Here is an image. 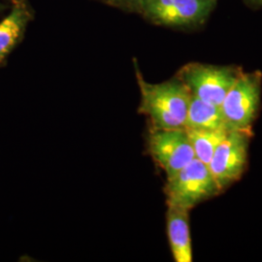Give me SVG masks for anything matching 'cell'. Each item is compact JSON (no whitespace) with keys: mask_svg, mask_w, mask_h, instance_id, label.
I'll return each instance as SVG.
<instances>
[{"mask_svg":"<svg viewBox=\"0 0 262 262\" xmlns=\"http://www.w3.org/2000/svg\"><path fill=\"white\" fill-rule=\"evenodd\" d=\"M135 73L141 94L138 113L148 119L149 127L185 128L191 98L187 85L177 76L159 84H150L143 78L136 62Z\"/></svg>","mask_w":262,"mask_h":262,"instance_id":"obj_1","label":"cell"},{"mask_svg":"<svg viewBox=\"0 0 262 262\" xmlns=\"http://www.w3.org/2000/svg\"><path fill=\"white\" fill-rule=\"evenodd\" d=\"M163 191L167 206L188 211L222 193L208 165L197 159L167 179Z\"/></svg>","mask_w":262,"mask_h":262,"instance_id":"obj_2","label":"cell"},{"mask_svg":"<svg viewBox=\"0 0 262 262\" xmlns=\"http://www.w3.org/2000/svg\"><path fill=\"white\" fill-rule=\"evenodd\" d=\"M238 66H215L189 62L177 73L191 95L209 103L221 106L229 90L243 73Z\"/></svg>","mask_w":262,"mask_h":262,"instance_id":"obj_3","label":"cell"},{"mask_svg":"<svg viewBox=\"0 0 262 262\" xmlns=\"http://www.w3.org/2000/svg\"><path fill=\"white\" fill-rule=\"evenodd\" d=\"M262 73L243 72L226 94L221 105L230 129L253 130L261 105Z\"/></svg>","mask_w":262,"mask_h":262,"instance_id":"obj_4","label":"cell"},{"mask_svg":"<svg viewBox=\"0 0 262 262\" xmlns=\"http://www.w3.org/2000/svg\"><path fill=\"white\" fill-rule=\"evenodd\" d=\"M144 16L160 26L194 28L206 21L216 0H138Z\"/></svg>","mask_w":262,"mask_h":262,"instance_id":"obj_5","label":"cell"},{"mask_svg":"<svg viewBox=\"0 0 262 262\" xmlns=\"http://www.w3.org/2000/svg\"><path fill=\"white\" fill-rule=\"evenodd\" d=\"M253 135V130L231 129L214 151L208 167L222 193L242 178L248 166Z\"/></svg>","mask_w":262,"mask_h":262,"instance_id":"obj_6","label":"cell"},{"mask_svg":"<svg viewBox=\"0 0 262 262\" xmlns=\"http://www.w3.org/2000/svg\"><path fill=\"white\" fill-rule=\"evenodd\" d=\"M147 150L154 162L161 169L166 180L195 159L194 150L185 128H148Z\"/></svg>","mask_w":262,"mask_h":262,"instance_id":"obj_7","label":"cell"},{"mask_svg":"<svg viewBox=\"0 0 262 262\" xmlns=\"http://www.w3.org/2000/svg\"><path fill=\"white\" fill-rule=\"evenodd\" d=\"M189 212L178 207L167 206V236L171 253L176 262L193 260L189 230Z\"/></svg>","mask_w":262,"mask_h":262,"instance_id":"obj_8","label":"cell"},{"mask_svg":"<svg viewBox=\"0 0 262 262\" xmlns=\"http://www.w3.org/2000/svg\"><path fill=\"white\" fill-rule=\"evenodd\" d=\"M30 19L31 14L27 4L19 0L9 15L0 23V63L19 43Z\"/></svg>","mask_w":262,"mask_h":262,"instance_id":"obj_9","label":"cell"},{"mask_svg":"<svg viewBox=\"0 0 262 262\" xmlns=\"http://www.w3.org/2000/svg\"><path fill=\"white\" fill-rule=\"evenodd\" d=\"M225 127L228 126L221 106L203 101L191 95L185 129L215 130Z\"/></svg>","mask_w":262,"mask_h":262,"instance_id":"obj_10","label":"cell"},{"mask_svg":"<svg viewBox=\"0 0 262 262\" xmlns=\"http://www.w3.org/2000/svg\"><path fill=\"white\" fill-rule=\"evenodd\" d=\"M186 130L188 133L194 150L195 159H199L208 165L215 149L225 140V137L228 135L231 129L225 127L215 130Z\"/></svg>","mask_w":262,"mask_h":262,"instance_id":"obj_11","label":"cell"},{"mask_svg":"<svg viewBox=\"0 0 262 262\" xmlns=\"http://www.w3.org/2000/svg\"><path fill=\"white\" fill-rule=\"evenodd\" d=\"M244 2L249 5L250 7L253 8H257V7H261L262 0H243Z\"/></svg>","mask_w":262,"mask_h":262,"instance_id":"obj_12","label":"cell"},{"mask_svg":"<svg viewBox=\"0 0 262 262\" xmlns=\"http://www.w3.org/2000/svg\"><path fill=\"white\" fill-rule=\"evenodd\" d=\"M2 8H3V6L0 4V10L2 9Z\"/></svg>","mask_w":262,"mask_h":262,"instance_id":"obj_13","label":"cell"},{"mask_svg":"<svg viewBox=\"0 0 262 262\" xmlns=\"http://www.w3.org/2000/svg\"><path fill=\"white\" fill-rule=\"evenodd\" d=\"M134 1H136V2H137V1H138V0H134Z\"/></svg>","mask_w":262,"mask_h":262,"instance_id":"obj_14","label":"cell"}]
</instances>
